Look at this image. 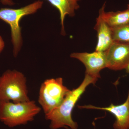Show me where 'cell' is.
Segmentation results:
<instances>
[{
  "label": "cell",
  "instance_id": "9",
  "mask_svg": "<svg viewBox=\"0 0 129 129\" xmlns=\"http://www.w3.org/2000/svg\"><path fill=\"white\" fill-rule=\"evenodd\" d=\"M96 21L94 29L97 32L98 41L95 51L105 52L113 42L112 29L100 16L96 18Z\"/></svg>",
  "mask_w": 129,
  "mask_h": 129
},
{
  "label": "cell",
  "instance_id": "2",
  "mask_svg": "<svg viewBox=\"0 0 129 129\" xmlns=\"http://www.w3.org/2000/svg\"><path fill=\"white\" fill-rule=\"evenodd\" d=\"M41 111L34 101L0 102V121L10 128L26 124L33 121Z\"/></svg>",
  "mask_w": 129,
  "mask_h": 129
},
{
  "label": "cell",
  "instance_id": "4",
  "mask_svg": "<svg viewBox=\"0 0 129 129\" xmlns=\"http://www.w3.org/2000/svg\"><path fill=\"white\" fill-rule=\"evenodd\" d=\"M43 2L38 1L19 9L0 8V19L9 24L11 27V41L13 45V54L15 57L21 50L22 44L20 22L24 16L33 14L41 8Z\"/></svg>",
  "mask_w": 129,
  "mask_h": 129
},
{
  "label": "cell",
  "instance_id": "1",
  "mask_svg": "<svg viewBox=\"0 0 129 129\" xmlns=\"http://www.w3.org/2000/svg\"><path fill=\"white\" fill-rule=\"evenodd\" d=\"M98 79L85 74L84 79L80 85L76 89L70 90L60 106L45 115L46 119L50 122L51 129L62 128L78 129V123L72 118L73 109L86 88L90 84H95Z\"/></svg>",
  "mask_w": 129,
  "mask_h": 129
},
{
  "label": "cell",
  "instance_id": "13",
  "mask_svg": "<svg viewBox=\"0 0 129 129\" xmlns=\"http://www.w3.org/2000/svg\"><path fill=\"white\" fill-rule=\"evenodd\" d=\"M0 2L2 5L5 6H13L15 5L13 0H0Z\"/></svg>",
  "mask_w": 129,
  "mask_h": 129
},
{
  "label": "cell",
  "instance_id": "6",
  "mask_svg": "<svg viewBox=\"0 0 129 129\" xmlns=\"http://www.w3.org/2000/svg\"><path fill=\"white\" fill-rule=\"evenodd\" d=\"M70 57L83 63L85 67L86 74L97 79L101 77L100 71L107 68L106 51H95L92 53L75 52L72 53Z\"/></svg>",
  "mask_w": 129,
  "mask_h": 129
},
{
  "label": "cell",
  "instance_id": "10",
  "mask_svg": "<svg viewBox=\"0 0 129 129\" xmlns=\"http://www.w3.org/2000/svg\"><path fill=\"white\" fill-rule=\"evenodd\" d=\"M104 3L99 10V16L111 28L118 27L129 23V9L123 11L105 12Z\"/></svg>",
  "mask_w": 129,
  "mask_h": 129
},
{
  "label": "cell",
  "instance_id": "16",
  "mask_svg": "<svg viewBox=\"0 0 129 129\" xmlns=\"http://www.w3.org/2000/svg\"><path fill=\"white\" fill-rule=\"evenodd\" d=\"M127 8L129 9V4L127 5Z\"/></svg>",
  "mask_w": 129,
  "mask_h": 129
},
{
  "label": "cell",
  "instance_id": "12",
  "mask_svg": "<svg viewBox=\"0 0 129 129\" xmlns=\"http://www.w3.org/2000/svg\"><path fill=\"white\" fill-rule=\"evenodd\" d=\"M111 29L113 41L129 43V23Z\"/></svg>",
  "mask_w": 129,
  "mask_h": 129
},
{
  "label": "cell",
  "instance_id": "15",
  "mask_svg": "<svg viewBox=\"0 0 129 129\" xmlns=\"http://www.w3.org/2000/svg\"><path fill=\"white\" fill-rule=\"evenodd\" d=\"M126 72L128 73H129V64L128 67H127V68L126 69Z\"/></svg>",
  "mask_w": 129,
  "mask_h": 129
},
{
  "label": "cell",
  "instance_id": "8",
  "mask_svg": "<svg viewBox=\"0 0 129 129\" xmlns=\"http://www.w3.org/2000/svg\"><path fill=\"white\" fill-rule=\"evenodd\" d=\"M80 109H95L109 112L114 115L115 120L113 127L114 129H129V90L125 101L120 105L111 104L109 107H100L89 105L79 106Z\"/></svg>",
  "mask_w": 129,
  "mask_h": 129
},
{
  "label": "cell",
  "instance_id": "3",
  "mask_svg": "<svg viewBox=\"0 0 129 129\" xmlns=\"http://www.w3.org/2000/svg\"><path fill=\"white\" fill-rule=\"evenodd\" d=\"M29 100L27 80L22 73L8 70L0 76V102L19 103Z\"/></svg>",
  "mask_w": 129,
  "mask_h": 129
},
{
  "label": "cell",
  "instance_id": "5",
  "mask_svg": "<svg viewBox=\"0 0 129 129\" xmlns=\"http://www.w3.org/2000/svg\"><path fill=\"white\" fill-rule=\"evenodd\" d=\"M70 91L63 85L62 78L44 81L40 88L38 101L45 115L60 106Z\"/></svg>",
  "mask_w": 129,
  "mask_h": 129
},
{
  "label": "cell",
  "instance_id": "11",
  "mask_svg": "<svg viewBox=\"0 0 129 129\" xmlns=\"http://www.w3.org/2000/svg\"><path fill=\"white\" fill-rule=\"evenodd\" d=\"M51 5L59 11L60 14L61 24V34H66L64 29V21L66 16L74 17L75 11L79 9V6L78 2L80 0H46Z\"/></svg>",
  "mask_w": 129,
  "mask_h": 129
},
{
  "label": "cell",
  "instance_id": "7",
  "mask_svg": "<svg viewBox=\"0 0 129 129\" xmlns=\"http://www.w3.org/2000/svg\"><path fill=\"white\" fill-rule=\"evenodd\" d=\"M107 68L117 71L126 69L129 64V43L113 41L106 51Z\"/></svg>",
  "mask_w": 129,
  "mask_h": 129
},
{
  "label": "cell",
  "instance_id": "14",
  "mask_svg": "<svg viewBox=\"0 0 129 129\" xmlns=\"http://www.w3.org/2000/svg\"><path fill=\"white\" fill-rule=\"evenodd\" d=\"M5 46V43L2 37L0 36V53L2 52Z\"/></svg>",
  "mask_w": 129,
  "mask_h": 129
}]
</instances>
